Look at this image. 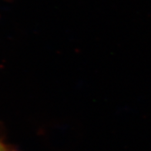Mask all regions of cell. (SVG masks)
Listing matches in <instances>:
<instances>
[{"label":"cell","mask_w":151,"mask_h":151,"mask_svg":"<svg viewBox=\"0 0 151 151\" xmlns=\"http://www.w3.org/2000/svg\"><path fill=\"white\" fill-rule=\"evenodd\" d=\"M0 151H8V150L6 149V147H5L4 146L0 143Z\"/></svg>","instance_id":"cell-1"}]
</instances>
